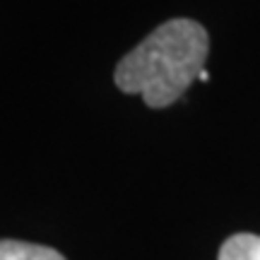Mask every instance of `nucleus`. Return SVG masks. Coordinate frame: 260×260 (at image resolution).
Wrapping results in <instances>:
<instances>
[{
  "label": "nucleus",
  "mask_w": 260,
  "mask_h": 260,
  "mask_svg": "<svg viewBox=\"0 0 260 260\" xmlns=\"http://www.w3.org/2000/svg\"><path fill=\"white\" fill-rule=\"evenodd\" d=\"M207 53L210 34L200 22L169 19L118 60L113 82L125 94H140L149 109H167L200 80Z\"/></svg>",
  "instance_id": "1"
},
{
  "label": "nucleus",
  "mask_w": 260,
  "mask_h": 260,
  "mask_svg": "<svg viewBox=\"0 0 260 260\" xmlns=\"http://www.w3.org/2000/svg\"><path fill=\"white\" fill-rule=\"evenodd\" d=\"M0 260H65L56 248L27 241L0 239Z\"/></svg>",
  "instance_id": "2"
},
{
  "label": "nucleus",
  "mask_w": 260,
  "mask_h": 260,
  "mask_svg": "<svg viewBox=\"0 0 260 260\" xmlns=\"http://www.w3.org/2000/svg\"><path fill=\"white\" fill-rule=\"evenodd\" d=\"M217 260H260V236L234 234L222 243Z\"/></svg>",
  "instance_id": "3"
}]
</instances>
